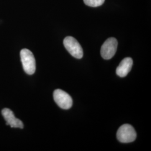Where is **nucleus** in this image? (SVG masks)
I'll use <instances>...</instances> for the list:
<instances>
[{
	"label": "nucleus",
	"instance_id": "39448f33",
	"mask_svg": "<svg viewBox=\"0 0 151 151\" xmlns=\"http://www.w3.org/2000/svg\"><path fill=\"white\" fill-rule=\"evenodd\" d=\"M118 47V41L114 38L108 39L101 48V55L104 60H110L115 54Z\"/></svg>",
	"mask_w": 151,
	"mask_h": 151
},
{
	"label": "nucleus",
	"instance_id": "20e7f679",
	"mask_svg": "<svg viewBox=\"0 0 151 151\" xmlns=\"http://www.w3.org/2000/svg\"><path fill=\"white\" fill-rule=\"evenodd\" d=\"M53 98L56 104L63 109H69L72 106V99L66 92L57 89L53 92Z\"/></svg>",
	"mask_w": 151,
	"mask_h": 151
},
{
	"label": "nucleus",
	"instance_id": "0eeeda50",
	"mask_svg": "<svg viewBox=\"0 0 151 151\" xmlns=\"http://www.w3.org/2000/svg\"><path fill=\"white\" fill-rule=\"evenodd\" d=\"M133 60L130 57H127L121 61L116 68V73L120 77H124L131 70L133 65Z\"/></svg>",
	"mask_w": 151,
	"mask_h": 151
},
{
	"label": "nucleus",
	"instance_id": "7ed1b4c3",
	"mask_svg": "<svg viewBox=\"0 0 151 151\" xmlns=\"http://www.w3.org/2000/svg\"><path fill=\"white\" fill-rule=\"evenodd\" d=\"M63 44L67 50L72 56L77 59H81L83 57V49L81 45L75 38L72 37H67L63 40Z\"/></svg>",
	"mask_w": 151,
	"mask_h": 151
},
{
	"label": "nucleus",
	"instance_id": "423d86ee",
	"mask_svg": "<svg viewBox=\"0 0 151 151\" xmlns=\"http://www.w3.org/2000/svg\"><path fill=\"white\" fill-rule=\"evenodd\" d=\"M2 114L6 121V124L10 125L11 128H19L22 129L24 124L22 120L16 118L12 111L9 109L5 108L2 110Z\"/></svg>",
	"mask_w": 151,
	"mask_h": 151
},
{
	"label": "nucleus",
	"instance_id": "f257e3e1",
	"mask_svg": "<svg viewBox=\"0 0 151 151\" xmlns=\"http://www.w3.org/2000/svg\"><path fill=\"white\" fill-rule=\"evenodd\" d=\"M20 57L24 71L28 75H32L36 70V63L32 52L27 49H23L20 52Z\"/></svg>",
	"mask_w": 151,
	"mask_h": 151
},
{
	"label": "nucleus",
	"instance_id": "f03ea898",
	"mask_svg": "<svg viewBox=\"0 0 151 151\" xmlns=\"http://www.w3.org/2000/svg\"><path fill=\"white\" fill-rule=\"evenodd\" d=\"M116 137L118 140L122 143H130L135 140L137 133L132 125L128 124H124L118 130Z\"/></svg>",
	"mask_w": 151,
	"mask_h": 151
},
{
	"label": "nucleus",
	"instance_id": "6e6552de",
	"mask_svg": "<svg viewBox=\"0 0 151 151\" xmlns=\"http://www.w3.org/2000/svg\"><path fill=\"white\" fill-rule=\"evenodd\" d=\"M83 1L87 6L95 7L102 5L105 0H83Z\"/></svg>",
	"mask_w": 151,
	"mask_h": 151
}]
</instances>
